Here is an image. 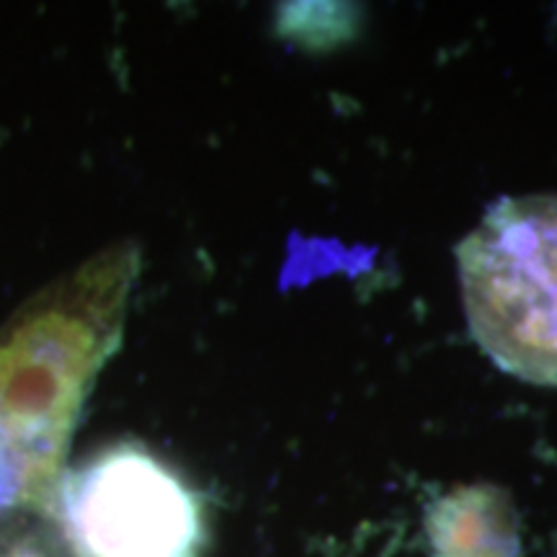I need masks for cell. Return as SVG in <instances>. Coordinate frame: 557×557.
<instances>
[{
    "label": "cell",
    "instance_id": "5b68a950",
    "mask_svg": "<svg viewBox=\"0 0 557 557\" xmlns=\"http://www.w3.org/2000/svg\"><path fill=\"white\" fill-rule=\"evenodd\" d=\"M0 557H62L54 553V545L45 542H5L0 545Z\"/></svg>",
    "mask_w": 557,
    "mask_h": 557
},
{
    "label": "cell",
    "instance_id": "6da1fadb",
    "mask_svg": "<svg viewBox=\"0 0 557 557\" xmlns=\"http://www.w3.org/2000/svg\"><path fill=\"white\" fill-rule=\"evenodd\" d=\"M101 276L54 284L0 331V521L50 517L83 393L107 346Z\"/></svg>",
    "mask_w": 557,
    "mask_h": 557
},
{
    "label": "cell",
    "instance_id": "277c9868",
    "mask_svg": "<svg viewBox=\"0 0 557 557\" xmlns=\"http://www.w3.org/2000/svg\"><path fill=\"white\" fill-rule=\"evenodd\" d=\"M431 537L438 557H519L517 519L496 491H462L442 500Z\"/></svg>",
    "mask_w": 557,
    "mask_h": 557
},
{
    "label": "cell",
    "instance_id": "7a4b0ae2",
    "mask_svg": "<svg viewBox=\"0 0 557 557\" xmlns=\"http://www.w3.org/2000/svg\"><path fill=\"white\" fill-rule=\"evenodd\" d=\"M465 312L504 372L557 387V194L493 205L459 246Z\"/></svg>",
    "mask_w": 557,
    "mask_h": 557
},
{
    "label": "cell",
    "instance_id": "3957f363",
    "mask_svg": "<svg viewBox=\"0 0 557 557\" xmlns=\"http://www.w3.org/2000/svg\"><path fill=\"white\" fill-rule=\"evenodd\" d=\"M70 557H197L201 511L150 451L116 447L62 478L52 511Z\"/></svg>",
    "mask_w": 557,
    "mask_h": 557
}]
</instances>
